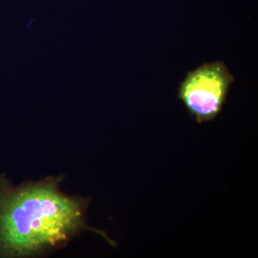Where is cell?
I'll list each match as a JSON object with an SVG mask.
<instances>
[{
	"label": "cell",
	"mask_w": 258,
	"mask_h": 258,
	"mask_svg": "<svg viewBox=\"0 0 258 258\" xmlns=\"http://www.w3.org/2000/svg\"><path fill=\"white\" fill-rule=\"evenodd\" d=\"M60 177L20 186L0 179V257H28L66 244L76 234L91 230L112 246L106 232L86 225L89 199L60 191Z\"/></svg>",
	"instance_id": "obj_1"
},
{
	"label": "cell",
	"mask_w": 258,
	"mask_h": 258,
	"mask_svg": "<svg viewBox=\"0 0 258 258\" xmlns=\"http://www.w3.org/2000/svg\"><path fill=\"white\" fill-rule=\"evenodd\" d=\"M235 81L222 61L204 63L190 71L180 84L178 98L199 123L215 119Z\"/></svg>",
	"instance_id": "obj_2"
}]
</instances>
